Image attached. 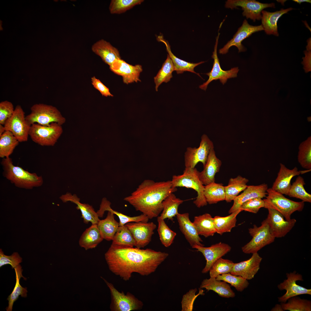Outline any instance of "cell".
Masks as SVG:
<instances>
[{
    "label": "cell",
    "mask_w": 311,
    "mask_h": 311,
    "mask_svg": "<svg viewBox=\"0 0 311 311\" xmlns=\"http://www.w3.org/2000/svg\"><path fill=\"white\" fill-rule=\"evenodd\" d=\"M265 202L262 198H258L249 200L240 206L239 209L254 213H257L260 209L264 207Z\"/></svg>",
    "instance_id": "49"
},
{
    "label": "cell",
    "mask_w": 311,
    "mask_h": 311,
    "mask_svg": "<svg viewBox=\"0 0 311 311\" xmlns=\"http://www.w3.org/2000/svg\"><path fill=\"white\" fill-rule=\"evenodd\" d=\"M199 172L195 168L185 167L182 174L173 175L171 181L174 188L184 187L192 189L196 191L197 196L193 203L198 208L207 204L204 194L205 186L200 179Z\"/></svg>",
    "instance_id": "4"
},
{
    "label": "cell",
    "mask_w": 311,
    "mask_h": 311,
    "mask_svg": "<svg viewBox=\"0 0 311 311\" xmlns=\"http://www.w3.org/2000/svg\"><path fill=\"white\" fill-rule=\"evenodd\" d=\"M262 259L257 253H253L249 259L234 263L230 273L242 276L248 280H251L254 278L259 270Z\"/></svg>",
    "instance_id": "21"
},
{
    "label": "cell",
    "mask_w": 311,
    "mask_h": 311,
    "mask_svg": "<svg viewBox=\"0 0 311 311\" xmlns=\"http://www.w3.org/2000/svg\"><path fill=\"white\" fill-rule=\"evenodd\" d=\"M268 214L265 219L269 226L270 232L275 238L284 237L294 226L296 220L285 219L284 216L277 211L268 208Z\"/></svg>",
    "instance_id": "15"
},
{
    "label": "cell",
    "mask_w": 311,
    "mask_h": 311,
    "mask_svg": "<svg viewBox=\"0 0 311 311\" xmlns=\"http://www.w3.org/2000/svg\"><path fill=\"white\" fill-rule=\"evenodd\" d=\"M225 6L231 9L241 7L243 11V16L255 22L256 20L261 19V13L264 9L275 8V4L274 3H262L255 0H228L226 2Z\"/></svg>",
    "instance_id": "13"
},
{
    "label": "cell",
    "mask_w": 311,
    "mask_h": 311,
    "mask_svg": "<svg viewBox=\"0 0 311 311\" xmlns=\"http://www.w3.org/2000/svg\"><path fill=\"white\" fill-rule=\"evenodd\" d=\"M297 158L298 162L302 168L311 169V136L300 144Z\"/></svg>",
    "instance_id": "44"
},
{
    "label": "cell",
    "mask_w": 311,
    "mask_h": 311,
    "mask_svg": "<svg viewBox=\"0 0 311 311\" xmlns=\"http://www.w3.org/2000/svg\"><path fill=\"white\" fill-rule=\"evenodd\" d=\"M14 105L10 101L5 100L0 103V124L4 125L5 122L13 114Z\"/></svg>",
    "instance_id": "52"
},
{
    "label": "cell",
    "mask_w": 311,
    "mask_h": 311,
    "mask_svg": "<svg viewBox=\"0 0 311 311\" xmlns=\"http://www.w3.org/2000/svg\"><path fill=\"white\" fill-rule=\"evenodd\" d=\"M204 194L207 204H209L225 200V187L222 183L214 182L205 186Z\"/></svg>",
    "instance_id": "37"
},
{
    "label": "cell",
    "mask_w": 311,
    "mask_h": 311,
    "mask_svg": "<svg viewBox=\"0 0 311 311\" xmlns=\"http://www.w3.org/2000/svg\"><path fill=\"white\" fill-rule=\"evenodd\" d=\"M216 278L229 283L239 292L242 291L249 285L248 280L242 276L233 275L230 273L219 275Z\"/></svg>",
    "instance_id": "47"
},
{
    "label": "cell",
    "mask_w": 311,
    "mask_h": 311,
    "mask_svg": "<svg viewBox=\"0 0 311 311\" xmlns=\"http://www.w3.org/2000/svg\"><path fill=\"white\" fill-rule=\"evenodd\" d=\"M19 142L12 132L5 131L0 136V157H10Z\"/></svg>",
    "instance_id": "39"
},
{
    "label": "cell",
    "mask_w": 311,
    "mask_h": 311,
    "mask_svg": "<svg viewBox=\"0 0 311 311\" xmlns=\"http://www.w3.org/2000/svg\"><path fill=\"white\" fill-rule=\"evenodd\" d=\"M30 113L25 116L27 123L31 125L37 124L49 126L53 123L62 125L66 121L65 118L55 107L43 103L34 104L31 108Z\"/></svg>",
    "instance_id": "5"
},
{
    "label": "cell",
    "mask_w": 311,
    "mask_h": 311,
    "mask_svg": "<svg viewBox=\"0 0 311 311\" xmlns=\"http://www.w3.org/2000/svg\"><path fill=\"white\" fill-rule=\"evenodd\" d=\"M22 258L17 252H14L11 255H5L2 249H0V267L7 264L14 269L22 262Z\"/></svg>",
    "instance_id": "51"
},
{
    "label": "cell",
    "mask_w": 311,
    "mask_h": 311,
    "mask_svg": "<svg viewBox=\"0 0 311 311\" xmlns=\"http://www.w3.org/2000/svg\"><path fill=\"white\" fill-rule=\"evenodd\" d=\"M183 202V200L177 198L173 193L171 194L163 201V210L159 216L164 220L168 219L172 221L173 217L179 213V207Z\"/></svg>",
    "instance_id": "36"
},
{
    "label": "cell",
    "mask_w": 311,
    "mask_h": 311,
    "mask_svg": "<svg viewBox=\"0 0 311 311\" xmlns=\"http://www.w3.org/2000/svg\"><path fill=\"white\" fill-rule=\"evenodd\" d=\"M63 132L61 125L56 123L49 126L34 124L31 126L29 135L33 141L42 146H53Z\"/></svg>",
    "instance_id": "9"
},
{
    "label": "cell",
    "mask_w": 311,
    "mask_h": 311,
    "mask_svg": "<svg viewBox=\"0 0 311 311\" xmlns=\"http://www.w3.org/2000/svg\"><path fill=\"white\" fill-rule=\"evenodd\" d=\"M177 190V188L172 187L171 181L155 182L146 179L124 200L152 219L158 217L162 212L163 200Z\"/></svg>",
    "instance_id": "2"
},
{
    "label": "cell",
    "mask_w": 311,
    "mask_h": 311,
    "mask_svg": "<svg viewBox=\"0 0 311 311\" xmlns=\"http://www.w3.org/2000/svg\"><path fill=\"white\" fill-rule=\"evenodd\" d=\"M242 211L239 209L227 216L214 217L213 219L216 233L222 235L224 233L230 232L236 226L237 216Z\"/></svg>",
    "instance_id": "35"
},
{
    "label": "cell",
    "mask_w": 311,
    "mask_h": 311,
    "mask_svg": "<svg viewBox=\"0 0 311 311\" xmlns=\"http://www.w3.org/2000/svg\"><path fill=\"white\" fill-rule=\"evenodd\" d=\"M287 279L278 285L280 290H285L286 292L282 296L278 297V301L281 303H286L288 299L293 297L303 294L311 295V289H307L298 285L296 281H303L302 275L296 273L295 271L286 274Z\"/></svg>",
    "instance_id": "14"
},
{
    "label": "cell",
    "mask_w": 311,
    "mask_h": 311,
    "mask_svg": "<svg viewBox=\"0 0 311 311\" xmlns=\"http://www.w3.org/2000/svg\"><path fill=\"white\" fill-rule=\"evenodd\" d=\"M60 198L64 202L70 201L76 204V208L80 210L81 217L85 223L90 222L92 224H97L100 220L97 212L93 207L88 204L81 203L80 199L76 195L67 193L62 195Z\"/></svg>",
    "instance_id": "25"
},
{
    "label": "cell",
    "mask_w": 311,
    "mask_h": 311,
    "mask_svg": "<svg viewBox=\"0 0 311 311\" xmlns=\"http://www.w3.org/2000/svg\"><path fill=\"white\" fill-rule=\"evenodd\" d=\"M268 188V185L264 183L257 185H247L243 192L234 200L233 204L228 211L229 213L239 209L243 203L249 200L266 197L267 194V191Z\"/></svg>",
    "instance_id": "23"
},
{
    "label": "cell",
    "mask_w": 311,
    "mask_h": 311,
    "mask_svg": "<svg viewBox=\"0 0 311 311\" xmlns=\"http://www.w3.org/2000/svg\"><path fill=\"white\" fill-rule=\"evenodd\" d=\"M130 232L135 242V246L143 248L151 242L156 225L152 222H129L125 225Z\"/></svg>",
    "instance_id": "16"
},
{
    "label": "cell",
    "mask_w": 311,
    "mask_h": 311,
    "mask_svg": "<svg viewBox=\"0 0 311 311\" xmlns=\"http://www.w3.org/2000/svg\"><path fill=\"white\" fill-rule=\"evenodd\" d=\"M293 1L295 2H296L299 4H300L301 3L306 2L309 3H311V0H294Z\"/></svg>",
    "instance_id": "57"
},
{
    "label": "cell",
    "mask_w": 311,
    "mask_h": 311,
    "mask_svg": "<svg viewBox=\"0 0 311 311\" xmlns=\"http://www.w3.org/2000/svg\"><path fill=\"white\" fill-rule=\"evenodd\" d=\"M271 311H283L281 304H276L271 310Z\"/></svg>",
    "instance_id": "55"
},
{
    "label": "cell",
    "mask_w": 311,
    "mask_h": 311,
    "mask_svg": "<svg viewBox=\"0 0 311 311\" xmlns=\"http://www.w3.org/2000/svg\"><path fill=\"white\" fill-rule=\"evenodd\" d=\"M193 222L199 235L207 238L216 233L213 218L208 213L195 217Z\"/></svg>",
    "instance_id": "32"
},
{
    "label": "cell",
    "mask_w": 311,
    "mask_h": 311,
    "mask_svg": "<svg viewBox=\"0 0 311 311\" xmlns=\"http://www.w3.org/2000/svg\"><path fill=\"white\" fill-rule=\"evenodd\" d=\"M168 255L167 253L150 249L111 245L105 257L109 270L127 281L133 273L147 276L154 272Z\"/></svg>",
    "instance_id": "1"
},
{
    "label": "cell",
    "mask_w": 311,
    "mask_h": 311,
    "mask_svg": "<svg viewBox=\"0 0 311 311\" xmlns=\"http://www.w3.org/2000/svg\"><path fill=\"white\" fill-rule=\"evenodd\" d=\"M92 84L103 96L113 97V95L110 92L108 88L105 86L98 79L94 76L91 78Z\"/></svg>",
    "instance_id": "53"
},
{
    "label": "cell",
    "mask_w": 311,
    "mask_h": 311,
    "mask_svg": "<svg viewBox=\"0 0 311 311\" xmlns=\"http://www.w3.org/2000/svg\"><path fill=\"white\" fill-rule=\"evenodd\" d=\"M199 293L196 295L197 289H191L183 297L181 303L182 311H192L193 309L194 301L196 297L199 295L204 294L203 291L201 289Z\"/></svg>",
    "instance_id": "50"
},
{
    "label": "cell",
    "mask_w": 311,
    "mask_h": 311,
    "mask_svg": "<svg viewBox=\"0 0 311 311\" xmlns=\"http://www.w3.org/2000/svg\"><path fill=\"white\" fill-rule=\"evenodd\" d=\"M267 194L263 199L266 208L275 209L281 213L285 219L289 220L291 215L296 211H301L304 208V202H296L285 197L283 194L272 189L268 188Z\"/></svg>",
    "instance_id": "6"
},
{
    "label": "cell",
    "mask_w": 311,
    "mask_h": 311,
    "mask_svg": "<svg viewBox=\"0 0 311 311\" xmlns=\"http://www.w3.org/2000/svg\"><path fill=\"white\" fill-rule=\"evenodd\" d=\"M309 50L308 52L306 51L305 54L306 57L304 59L303 64L304 65L306 70H310L311 68V52Z\"/></svg>",
    "instance_id": "54"
},
{
    "label": "cell",
    "mask_w": 311,
    "mask_h": 311,
    "mask_svg": "<svg viewBox=\"0 0 311 311\" xmlns=\"http://www.w3.org/2000/svg\"><path fill=\"white\" fill-rule=\"evenodd\" d=\"M101 278L110 291L111 302L110 308L111 311H130L139 310L142 308L143 303L133 295L129 292L125 294L123 292H119L113 284L103 277Z\"/></svg>",
    "instance_id": "8"
},
{
    "label": "cell",
    "mask_w": 311,
    "mask_h": 311,
    "mask_svg": "<svg viewBox=\"0 0 311 311\" xmlns=\"http://www.w3.org/2000/svg\"><path fill=\"white\" fill-rule=\"evenodd\" d=\"M5 131V130L4 126L0 124V136H1Z\"/></svg>",
    "instance_id": "56"
},
{
    "label": "cell",
    "mask_w": 311,
    "mask_h": 311,
    "mask_svg": "<svg viewBox=\"0 0 311 311\" xmlns=\"http://www.w3.org/2000/svg\"><path fill=\"white\" fill-rule=\"evenodd\" d=\"M293 9L292 8L281 9L279 11L272 12L262 11L261 25L266 33L268 35L278 36L277 23L278 19L283 14Z\"/></svg>",
    "instance_id": "28"
},
{
    "label": "cell",
    "mask_w": 311,
    "mask_h": 311,
    "mask_svg": "<svg viewBox=\"0 0 311 311\" xmlns=\"http://www.w3.org/2000/svg\"><path fill=\"white\" fill-rule=\"evenodd\" d=\"M234 263L232 261L221 258L217 260L210 269V277L216 278L218 276L230 273Z\"/></svg>",
    "instance_id": "48"
},
{
    "label": "cell",
    "mask_w": 311,
    "mask_h": 311,
    "mask_svg": "<svg viewBox=\"0 0 311 311\" xmlns=\"http://www.w3.org/2000/svg\"><path fill=\"white\" fill-rule=\"evenodd\" d=\"M214 148L212 141L206 135L203 134L201 136L199 147L187 148L184 154L185 167L195 168L199 162H201L204 166L210 151Z\"/></svg>",
    "instance_id": "11"
},
{
    "label": "cell",
    "mask_w": 311,
    "mask_h": 311,
    "mask_svg": "<svg viewBox=\"0 0 311 311\" xmlns=\"http://www.w3.org/2000/svg\"><path fill=\"white\" fill-rule=\"evenodd\" d=\"M220 34V33L218 32V35L216 38L214 51L212 56V58L214 59L212 68L210 72L205 73L208 76L209 78L206 82L199 86L200 88L204 90H206L208 84L213 80L219 79L224 85L227 82L228 79L236 77L237 74L239 71L238 67L233 68L227 71L223 70L221 68L217 52Z\"/></svg>",
    "instance_id": "12"
},
{
    "label": "cell",
    "mask_w": 311,
    "mask_h": 311,
    "mask_svg": "<svg viewBox=\"0 0 311 311\" xmlns=\"http://www.w3.org/2000/svg\"><path fill=\"white\" fill-rule=\"evenodd\" d=\"M111 202L106 198L102 199L99 209L96 212L99 217H102L105 211H110L119 218V226H123L131 222H148L149 219L147 216L143 214L134 217L128 216L113 210L111 207Z\"/></svg>",
    "instance_id": "29"
},
{
    "label": "cell",
    "mask_w": 311,
    "mask_h": 311,
    "mask_svg": "<svg viewBox=\"0 0 311 311\" xmlns=\"http://www.w3.org/2000/svg\"><path fill=\"white\" fill-rule=\"evenodd\" d=\"M298 296L290 298L286 303H281L284 310L290 311H311V301L302 299Z\"/></svg>",
    "instance_id": "43"
},
{
    "label": "cell",
    "mask_w": 311,
    "mask_h": 311,
    "mask_svg": "<svg viewBox=\"0 0 311 311\" xmlns=\"http://www.w3.org/2000/svg\"><path fill=\"white\" fill-rule=\"evenodd\" d=\"M109 67L113 73L122 77L124 84L141 81L139 76L143 68L140 65H133L120 59L116 60Z\"/></svg>",
    "instance_id": "20"
},
{
    "label": "cell",
    "mask_w": 311,
    "mask_h": 311,
    "mask_svg": "<svg viewBox=\"0 0 311 311\" xmlns=\"http://www.w3.org/2000/svg\"><path fill=\"white\" fill-rule=\"evenodd\" d=\"M221 164V161L216 156L214 149H212L203 170L199 173L200 179L204 185L215 182V175L219 172Z\"/></svg>",
    "instance_id": "24"
},
{
    "label": "cell",
    "mask_w": 311,
    "mask_h": 311,
    "mask_svg": "<svg viewBox=\"0 0 311 311\" xmlns=\"http://www.w3.org/2000/svg\"><path fill=\"white\" fill-rule=\"evenodd\" d=\"M262 30H264V29L261 24L258 26L251 25L248 23L246 20H244L242 25L238 29L233 38L223 48L219 50V53L222 54H225L228 52L230 48L233 46L237 48L239 52L245 51L246 50L242 44V41L253 33Z\"/></svg>",
    "instance_id": "17"
},
{
    "label": "cell",
    "mask_w": 311,
    "mask_h": 311,
    "mask_svg": "<svg viewBox=\"0 0 311 311\" xmlns=\"http://www.w3.org/2000/svg\"><path fill=\"white\" fill-rule=\"evenodd\" d=\"M5 131L12 133L20 142L27 141L31 125L26 122L25 113L20 105H17L12 116L4 125Z\"/></svg>",
    "instance_id": "10"
},
{
    "label": "cell",
    "mask_w": 311,
    "mask_h": 311,
    "mask_svg": "<svg viewBox=\"0 0 311 311\" xmlns=\"http://www.w3.org/2000/svg\"><path fill=\"white\" fill-rule=\"evenodd\" d=\"M175 71L174 64L168 54L167 58L160 69L154 78L155 90L158 91L159 86L163 82L167 83L172 77V73Z\"/></svg>",
    "instance_id": "41"
},
{
    "label": "cell",
    "mask_w": 311,
    "mask_h": 311,
    "mask_svg": "<svg viewBox=\"0 0 311 311\" xmlns=\"http://www.w3.org/2000/svg\"><path fill=\"white\" fill-rule=\"evenodd\" d=\"M112 241V245L124 247L135 246L133 237L125 225L119 226Z\"/></svg>",
    "instance_id": "40"
},
{
    "label": "cell",
    "mask_w": 311,
    "mask_h": 311,
    "mask_svg": "<svg viewBox=\"0 0 311 311\" xmlns=\"http://www.w3.org/2000/svg\"><path fill=\"white\" fill-rule=\"evenodd\" d=\"M104 239L99 231L97 224H92L81 236L79 244L86 250L96 247Z\"/></svg>",
    "instance_id": "31"
},
{
    "label": "cell",
    "mask_w": 311,
    "mask_h": 311,
    "mask_svg": "<svg viewBox=\"0 0 311 311\" xmlns=\"http://www.w3.org/2000/svg\"><path fill=\"white\" fill-rule=\"evenodd\" d=\"M114 214L108 211L106 218L100 220L97 226L103 239L107 241L112 240L119 226V222L115 219Z\"/></svg>",
    "instance_id": "33"
},
{
    "label": "cell",
    "mask_w": 311,
    "mask_h": 311,
    "mask_svg": "<svg viewBox=\"0 0 311 311\" xmlns=\"http://www.w3.org/2000/svg\"><path fill=\"white\" fill-rule=\"evenodd\" d=\"M1 164L4 177L18 187L32 189L40 187L43 184V179L42 176L14 165L10 157L3 158Z\"/></svg>",
    "instance_id": "3"
},
{
    "label": "cell",
    "mask_w": 311,
    "mask_h": 311,
    "mask_svg": "<svg viewBox=\"0 0 311 311\" xmlns=\"http://www.w3.org/2000/svg\"><path fill=\"white\" fill-rule=\"evenodd\" d=\"M249 180L240 175L234 178H230L228 185L224 186L226 201L230 202L234 200L240 192L246 188Z\"/></svg>",
    "instance_id": "34"
},
{
    "label": "cell",
    "mask_w": 311,
    "mask_h": 311,
    "mask_svg": "<svg viewBox=\"0 0 311 311\" xmlns=\"http://www.w3.org/2000/svg\"><path fill=\"white\" fill-rule=\"evenodd\" d=\"M200 289H205L208 291L212 290L220 296L226 298H233L235 294L231 287L226 282L219 280L216 278L205 279L202 281Z\"/></svg>",
    "instance_id": "27"
},
{
    "label": "cell",
    "mask_w": 311,
    "mask_h": 311,
    "mask_svg": "<svg viewBox=\"0 0 311 311\" xmlns=\"http://www.w3.org/2000/svg\"><path fill=\"white\" fill-rule=\"evenodd\" d=\"M249 232L252 238L242 247V252L246 254L257 253L265 246L273 242L275 238L270 232L266 219L262 221L259 227L254 225L253 228L249 229Z\"/></svg>",
    "instance_id": "7"
},
{
    "label": "cell",
    "mask_w": 311,
    "mask_h": 311,
    "mask_svg": "<svg viewBox=\"0 0 311 311\" xmlns=\"http://www.w3.org/2000/svg\"><path fill=\"white\" fill-rule=\"evenodd\" d=\"M157 39L159 41L164 43L166 46L168 54L174 64L175 71H176L177 74L182 73L185 71H188L195 73L202 78L198 73H196L194 71V68L205 62L201 61L197 63H193L181 60L177 58L172 53L168 42L164 39L162 35L158 36Z\"/></svg>",
    "instance_id": "30"
},
{
    "label": "cell",
    "mask_w": 311,
    "mask_h": 311,
    "mask_svg": "<svg viewBox=\"0 0 311 311\" xmlns=\"http://www.w3.org/2000/svg\"><path fill=\"white\" fill-rule=\"evenodd\" d=\"M91 49L94 53L99 56L109 66L116 60L121 59L118 49L103 39L94 43L92 46Z\"/></svg>",
    "instance_id": "26"
},
{
    "label": "cell",
    "mask_w": 311,
    "mask_h": 311,
    "mask_svg": "<svg viewBox=\"0 0 311 311\" xmlns=\"http://www.w3.org/2000/svg\"><path fill=\"white\" fill-rule=\"evenodd\" d=\"M143 0H112L109 5V10L112 14L124 13L134 6L140 4Z\"/></svg>",
    "instance_id": "46"
},
{
    "label": "cell",
    "mask_w": 311,
    "mask_h": 311,
    "mask_svg": "<svg viewBox=\"0 0 311 311\" xmlns=\"http://www.w3.org/2000/svg\"><path fill=\"white\" fill-rule=\"evenodd\" d=\"M192 248L201 253L205 259L206 265L202 271L203 274L209 272L212 266L217 260L222 258L231 249V247L229 245L221 242L212 245L208 247L196 245Z\"/></svg>",
    "instance_id": "18"
},
{
    "label": "cell",
    "mask_w": 311,
    "mask_h": 311,
    "mask_svg": "<svg viewBox=\"0 0 311 311\" xmlns=\"http://www.w3.org/2000/svg\"><path fill=\"white\" fill-rule=\"evenodd\" d=\"M280 168L277 177L271 188L282 194L287 195L291 186V181L294 177L310 172L311 169L298 170L295 167L290 169L282 163L280 164Z\"/></svg>",
    "instance_id": "19"
},
{
    "label": "cell",
    "mask_w": 311,
    "mask_h": 311,
    "mask_svg": "<svg viewBox=\"0 0 311 311\" xmlns=\"http://www.w3.org/2000/svg\"><path fill=\"white\" fill-rule=\"evenodd\" d=\"M158 223V232L162 244L165 247L170 246L173 243L176 233L170 229L164 220L159 216L157 217Z\"/></svg>",
    "instance_id": "45"
},
{
    "label": "cell",
    "mask_w": 311,
    "mask_h": 311,
    "mask_svg": "<svg viewBox=\"0 0 311 311\" xmlns=\"http://www.w3.org/2000/svg\"><path fill=\"white\" fill-rule=\"evenodd\" d=\"M14 269L16 274V282L13 291L7 298L8 301V306L6 309L7 311L12 310L14 303L18 299L20 295L24 297H26L27 296V288L23 287L20 283V280L21 278H23L25 280L26 279L22 275V267L19 264Z\"/></svg>",
    "instance_id": "38"
},
{
    "label": "cell",
    "mask_w": 311,
    "mask_h": 311,
    "mask_svg": "<svg viewBox=\"0 0 311 311\" xmlns=\"http://www.w3.org/2000/svg\"><path fill=\"white\" fill-rule=\"evenodd\" d=\"M306 184L303 177L299 175L291 185L287 195L291 197L300 199L304 202H311V195L305 190Z\"/></svg>",
    "instance_id": "42"
},
{
    "label": "cell",
    "mask_w": 311,
    "mask_h": 311,
    "mask_svg": "<svg viewBox=\"0 0 311 311\" xmlns=\"http://www.w3.org/2000/svg\"><path fill=\"white\" fill-rule=\"evenodd\" d=\"M180 230L192 247L196 245L204 246L202 240L199 236L193 222L191 221L189 214L178 213L176 216Z\"/></svg>",
    "instance_id": "22"
}]
</instances>
